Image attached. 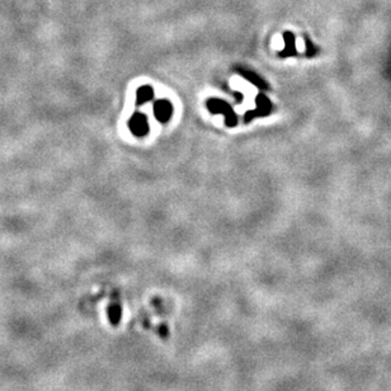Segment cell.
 <instances>
[{"mask_svg":"<svg viewBox=\"0 0 391 391\" xmlns=\"http://www.w3.org/2000/svg\"><path fill=\"white\" fill-rule=\"evenodd\" d=\"M237 73L240 74L243 78H245L248 81H250L251 84L258 86L259 89H268V88H270V85H268V84L266 83V81L258 75V74L254 73V71L248 70V69H244V68H237Z\"/></svg>","mask_w":391,"mask_h":391,"instance_id":"5","label":"cell"},{"mask_svg":"<svg viewBox=\"0 0 391 391\" xmlns=\"http://www.w3.org/2000/svg\"><path fill=\"white\" fill-rule=\"evenodd\" d=\"M128 127L131 129V133L138 138H144L149 133L148 119H146L145 114L140 113V112H135L133 114V117L128 121Z\"/></svg>","mask_w":391,"mask_h":391,"instance_id":"3","label":"cell"},{"mask_svg":"<svg viewBox=\"0 0 391 391\" xmlns=\"http://www.w3.org/2000/svg\"><path fill=\"white\" fill-rule=\"evenodd\" d=\"M153 97H154V92L151 89V86H140L138 89V93H136V104L143 105L144 103L153 99Z\"/></svg>","mask_w":391,"mask_h":391,"instance_id":"7","label":"cell"},{"mask_svg":"<svg viewBox=\"0 0 391 391\" xmlns=\"http://www.w3.org/2000/svg\"><path fill=\"white\" fill-rule=\"evenodd\" d=\"M285 38V49L280 52V57H291L296 56V43H295V36L292 35L290 31H286L284 33Z\"/></svg>","mask_w":391,"mask_h":391,"instance_id":"6","label":"cell"},{"mask_svg":"<svg viewBox=\"0 0 391 391\" xmlns=\"http://www.w3.org/2000/svg\"><path fill=\"white\" fill-rule=\"evenodd\" d=\"M305 42H306V55H308L309 57L314 56V55L316 54V49L313 43H311L310 38L306 37V36H305Z\"/></svg>","mask_w":391,"mask_h":391,"instance_id":"8","label":"cell"},{"mask_svg":"<svg viewBox=\"0 0 391 391\" xmlns=\"http://www.w3.org/2000/svg\"><path fill=\"white\" fill-rule=\"evenodd\" d=\"M255 103H256V108L254 111H248L244 116V122H250L251 119L254 118H259V117H266L270 116L271 112H272V103L271 100L268 99L267 95L265 94H258L255 98Z\"/></svg>","mask_w":391,"mask_h":391,"instance_id":"2","label":"cell"},{"mask_svg":"<svg viewBox=\"0 0 391 391\" xmlns=\"http://www.w3.org/2000/svg\"><path fill=\"white\" fill-rule=\"evenodd\" d=\"M208 111L213 114H222L225 117V124L227 127H235L237 124V117L235 114L234 109L229 103H226L222 99H216V98H211L206 103Z\"/></svg>","mask_w":391,"mask_h":391,"instance_id":"1","label":"cell"},{"mask_svg":"<svg viewBox=\"0 0 391 391\" xmlns=\"http://www.w3.org/2000/svg\"><path fill=\"white\" fill-rule=\"evenodd\" d=\"M173 114V105L169 100L160 99L154 103V116L159 122H168Z\"/></svg>","mask_w":391,"mask_h":391,"instance_id":"4","label":"cell"}]
</instances>
